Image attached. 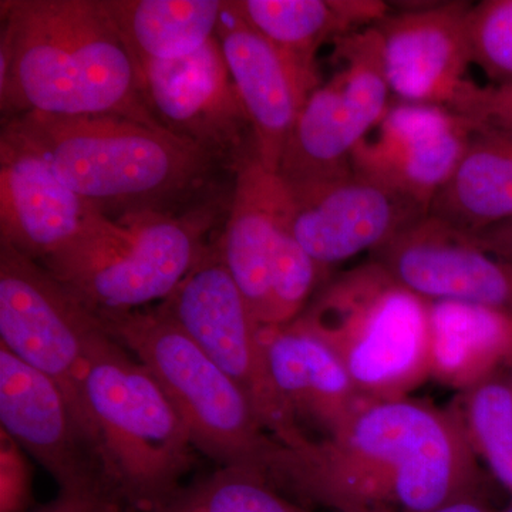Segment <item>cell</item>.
I'll return each instance as SVG.
<instances>
[{
	"label": "cell",
	"instance_id": "cell-1",
	"mask_svg": "<svg viewBox=\"0 0 512 512\" xmlns=\"http://www.w3.org/2000/svg\"><path fill=\"white\" fill-rule=\"evenodd\" d=\"M269 483L332 512H429L478 495V458L451 410L403 397L362 407L338 433L282 444Z\"/></svg>",
	"mask_w": 512,
	"mask_h": 512
},
{
	"label": "cell",
	"instance_id": "cell-2",
	"mask_svg": "<svg viewBox=\"0 0 512 512\" xmlns=\"http://www.w3.org/2000/svg\"><path fill=\"white\" fill-rule=\"evenodd\" d=\"M0 5L5 121L28 113L119 116L164 128L148 109L140 66L106 0H2Z\"/></svg>",
	"mask_w": 512,
	"mask_h": 512
},
{
	"label": "cell",
	"instance_id": "cell-3",
	"mask_svg": "<svg viewBox=\"0 0 512 512\" xmlns=\"http://www.w3.org/2000/svg\"><path fill=\"white\" fill-rule=\"evenodd\" d=\"M3 131L111 220L143 211L177 214L222 164L164 128L126 117L28 113L5 121Z\"/></svg>",
	"mask_w": 512,
	"mask_h": 512
},
{
	"label": "cell",
	"instance_id": "cell-4",
	"mask_svg": "<svg viewBox=\"0 0 512 512\" xmlns=\"http://www.w3.org/2000/svg\"><path fill=\"white\" fill-rule=\"evenodd\" d=\"M80 389L121 500L136 512L163 503L181 487L195 447L156 376L103 328L87 350Z\"/></svg>",
	"mask_w": 512,
	"mask_h": 512
},
{
	"label": "cell",
	"instance_id": "cell-5",
	"mask_svg": "<svg viewBox=\"0 0 512 512\" xmlns=\"http://www.w3.org/2000/svg\"><path fill=\"white\" fill-rule=\"evenodd\" d=\"M299 319L367 400L403 399L430 377V302L375 261L326 281Z\"/></svg>",
	"mask_w": 512,
	"mask_h": 512
},
{
	"label": "cell",
	"instance_id": "cell-6",
	"mask_svg": "<svg viewBox=\"0 0 512 512\" xmlns=\"http://www.w3.org/2000/svg\"><path fill=\"white\" fill-rule=\"evenodd\" d=\"M214 221L211 204L185 214L107 217L39 264L96 316L138 311L173 295L207 251L205 232Z\"/></svg>",
	"mask_w": 512,
	"mask_h": 512
},
{
	"label": "cell",
	"instance_id": "cell-7",
	"mask_svg": "<svg viewBox=\"0 0 512 512\" xmlns=\"http://www.w3.org/2000/svg\"><path fill=\"white\" fill-rule=\"evenodd\" d=\"M97 318L156 376L183 417L195 450L221 467L249 468L268 478L282 444L264 429L237 384L161 305Z\"/></svg>",
	"mask_w": 512,
	"mask_h": 512
},
{
	"label": "cell",
	"instance_id": "cell-8",
	"mask_svg": "<svg viewBox=\"0 0 512 512\" xmlns=\"http://www.w3.org/2000/svg\"><path fill=\"white\" fill-rule=\"evenodd\" d=\"M333 60L338 70L303 104L276 173L292 197L350 177L353 150L392 104L375 26L336 40Z\"/></svg>",
	"mask_w": 512,
	"mask_h": 512
},
{
	"label": "cell",
	"instance_id": "cell-9",
	"mask_svg": "<svg viewBox=\"0 0 512 512\" xmlns=\"http://www.w3.org/2000/svg\"><path fill=\"white\" fill-rule=\"evenodd\" d=\"M161 308L237 384L275 440L289 448L312 440L272 382L262 325L229 274L220 244L207 248Z\"/></svg>",
	"mask_w": 512,
	"mask_h": 512
},
{
	"label": "cell",
	"instance_id": "cell-10",
	"mask_svg": "<svg viewBox=\"0 0 512 512\" xmlns=\"http://www.w3.org/2000/svg\"><path fill=\"white\" fill-rule=\"evenodd\" d=\"M103 328L45 266L0 242V346L59 384L94 441L80 380Z\"/></svg>",
	"mask_w": 512,
	"mask_h": 512
},
{
	"label": "cell",
	"instance_id": "cell-11",
	"mask_svg": "<svg viewBox=\"0 0 512 512\" xmlns=\"http://www.w3.org/2000/svg\"><path fill=\"white\" fill-rule=\"evenodd\" d=\"M154 119L175 137L221 163L255 151L251 124L217 36L197 52L168 62L138 63Z\"/></svg>",
	"mask_w": 512,
	"mask_h": 512
},
{
	"label": "cell",
	"instance_id": "cell-12",
	"mask_svg": "<svg viewBox=\"0 0 512 512\" xmlns=\"http://www.w3.org/2000/svg\"><path fill=\"white\" fill-rule=\"evenodd\" d=\"M0 423L28 456L49 471L60 490L119 495L99 446L59 384L3 346Z\"/></svg>",
	"mask_w": 512,
	"mask_h": 512
},
{
	"label": "cell",
	"instance_id": "cell-13",
	"mask_svg": "<svg viewBox=\"0 0 512 512\" xmlns=\"http://www.w3.org/2000/svg\"><path fill=\"white\" fill-rule=\"evenodd\" d=\"M476 127L447 107L397 101L353 150V173L402 192L430 211Z\"/></svg>",
	"mask_w": 512,
	"mask_h": 512
},
{
	"label": "cell",
	"instance_id": "cell-14",
	"mask_svg": "<svg viewBox=\"0 0 512 512\" xmlns=\"http://www.w3.org/2000/svg\"><path fill=\"white\" fill-rule=\"evenodd\" d=\"M394 281L429 302H467L512 312V265L473 235L426 217L373 254Z\"/></svg>",
	"mask_w": 512,
	"mask_h": 512
},
{
	"label": "cell",
	"instance_id": "cell-15",
	"mask_svg": "<svg viewBox=\"0 0 512 512\" xmlns=\"http://www.w3.org/2000/svg\"><path fill=\"white\" fill-rule=\"evenodd\" d=\"M291 198L293 235L326 274L363 252L375 254L429 215V208L402 192L355 173Z\"/></svg>",
	"mask_w": 512,
	"mask_h": 512
},
{
	"label": "cell",
	"instance_id": "cell-16",
	"mask_svg": "<svg viewBox=\"0 0 512 512\" xmlns=\"http://www.w3.org/2000/svg\"><path fill=\"white\" fill-rule=\"evenodd\" d=\"M471 3L448 2L387 15L375 25L390 93L399 101L453 110L471 80Z\"/></svg>",
	"mask_w": 512,
	"mask_h": 512
},
{
	"label": "cell",
	"instance_id": "cell-17",
	"mask_svg": "<svg viewBox=\"0 0 512 512\" xmlns=\"http://www.w3.org/2000/svg\"><path fill=\"white\" fill-rule=\"evenodd\" d=\"M106 218L67 187L45 158L2 130L0 242L42 262Z\"/></svg>",
	"mask_w": 512,
	"mask_h": 512
},
{
	"label": "cell",
	"instance_id": "cell-18",
	"mask_svg": "<svg viewBox=\"0 0 512 512\" xmlns=\"http://www.w3.org/2000/svg\"><path fill=\"white\" fill-rule=\"evenodd\" d=\"M217 37L251 124L256 157L278 173L286 143L303 104L318 87L225 2Z\"/></svg>",
	"mask_w": 512,
	"mask_h": 512
},
{
	"label": "cell",
	"instance_id": "cell-19",
	"mask_svg": "<svg viewBox=\"0 0 512 512\" xmlns=\"http://www.w3.org/2000/svg\"><path fill=\"white\" fill-rule=\"evenodd\" d=\"M266 362L279 396L302 426L312 424L330 437L365 404L342 360L301 319L262 326Z\"/></svg>",
	"mask_w": 512,
	"mask_h": 512
},
{
	"label": "cell",
	"instance_id": "cell-20",
	"mask_svg": "<svg viewBox=\"0 0 512 512\" xmlns=\"http://www.w3.org/2000/svg\"><path fill=\"white\" fill-rule=\"evenodd\" d=\"M234 171V192L220 242L221 255L262 325L276 237L282 217L291 205V194L281 177L258 160L255 151L239 158Z\"/></svg>",
	"mask_w": 512,
	"mask_h": 512
},
{
	"label": "cell",
	"instance_id": "cell-21",
	"mask_svg": "<svg viewBox=\"0 0 512 512\" xmlns=\"http://www.w3.org/2000/svg\"><path fill=\"white\" fill-rule=\"evenodd\" d=\"M232 5L316 87L320 47L389 15V6L377 0H237Z\"/></svg>",
	"mask_w": 512,
	"mask_h": 512
},
{
	"label": "cell",
	"instance_id": "cell-22",
	"mask_svg": "<svg viewBox=\"0 0 512 512\" xmlns=\"http://www.w3.org/2000/svg\"><path fill=\"white\" fill-rule=\"evenodd\" d=\"M512 370V312L430 302V377L458 392Z\"/></svg>",
	"mask_w": 512,
	"mask_h": 512
},
{
	"label": "cell",
	"instance_id": "cell-23",
	"mask_svg": "<svg viewBox=\"0 0 512 512\" xmlns=\"http://www.w3.org/2000/svg\"><path fill=\"white\" fill-rule=\"evenodd\" d=\"M429 214L470 235L512 218V128L476 127Z\"/></svg>",
	"mask_w": 512,
	"mask_h": 512
},
{
	"label": "cell",
	"instance_id": "cell-24",
	"mask_svg": "<svg viewBox=\"0 0 512 512\" xmlns=\"http://www.w3.org/2000/svg\"><path fill=\"white\" fill-rule=\"evenodd\" d=\"M111 18L137 62H168L217 36L221 0H106Z\"/></svg>",
	"mask_w": 512,
	"mask_h": 512
},
{
	"label": "cell",
	"instance_id": "cell-25",
	"mask_svg": "<svg viewBox=\"0 0 512 512\" xmlns=\"http://www.w3.org/2000/svg\"><path fill=\"white\" fill-rule=\"evenodd\" d=\"M450 410L471 450L512 501V370L460 392Z\"/></svg>",
	"mask_w": 512,
	"mask_h": 512
},
{
	"label": "cell",
	"instance_id": "cell-26",
	"mask_svg": "<svg viewBox=\"0 0 512 512\" xmlns=\"http://www.w3.org/2000/svg\"><path fill=\"white\" fill-rule=\"evenodd\" d=\"M146 512H315L281 493L268 478L242 467H221L181 485Z\"/></svg>",
	"mask_w": 512,
	"mask_h": 512
},
{
	"label": "cell",
	"instance_id": "cell-27",
	"mask_svg": "<svg viewBox=\"0 0 512 512\" xmlns=\"http://www.w3.org/2000/svg\"><path fill=\"white\" fill-rule=\"evenodd\" d=\"M291 210L292 198L276 237L268 306L262 326H284L298 319L308 308L318 285L329 281V274L313 261L293 235Z\"/></svg>",
	"mask_w": 512,
	"mask_h": 512
},
{
	"label": "cell",
	"instance_id": "cell-28",
	"mask_svg": "<svg viewBox=\"0 0 512 512\" xmlns=\"http://www.w3.org/2000/svg\"><path fill=\"white\" fill-rule=\"evenodd\" d=\"M471 60L493 86L512 84V0H484L468 13Z\"/></svg>",
	"mask_w": 512,
	"mask_h": 512
},
{
	"label": "cell",
	"instance_id": "cell-29",
	"mask_svg": "<svg viewBox=\"0 0 512 512\" xmlns=\"http://www.w3.org/2000/svg\"><path fill=\"white\" fill-rule=\"evenodd\" d=\"M33 503V467L28 453L0 429V512H28Z\"/></svg>",
	"mask_w": 512,
	"mask_h": 512
},
{
	"label": "cell",
	"instance_id": "cell-30",
	"mask_svg": "<svg viewBox=\"0 0 512 512\" xmlns=\"http://www.w3.org/2000/svg\"><path fill=\"white\" fill-rule=\"evenodd\" d=\"M453 111L476 126L512 128V84L478 86L471 82Z\"/></svg>",
	"mask_w": 512,
	"mask_h": 512
},
{
	"label": "cell",
	"instance_id": "cell-31",
	"mask_svg": "<svg viewBox=\"0 0 512 512\" xmlns=\"http://www.w3.org/2000/svg\"><path fill=\"white\" fill-rule=\"evenodd\" d=\"M33 512H136L111 491L60 490L56 500L50 501Z\"/></svg>",
	"mask_w": 512,
	"mask_h": 512
},
{
	"label": "cell",
	"instance_id": "cell-32",
	"mask_svg": "<svg viewBox=\"0 0 512 512\" xmlns=\"http://www.w3.org/2000/svg\"><path fill=\"white\" fill-rule=\"evenodd\" d=\"M473 237L485 251L512 265V218L484 229Z\"/></svg>",
	"mask_w": 512,
	"mask_h": 512
},
{
	"label": "cell",
	"instance_id": "cell-33",
	"mask_svg": "<svg viewBox=\"0 0 512 512\" xmlns=\"http://www.w3.org/2000/svg\"><path fill=\"white\" fill-rule=\"evenodd\" d=\"M429 512H493L481 500L480 495H470V497L458 498L456 501H451L443 507L436 508V510Z\"/></svg>",
	"mask_w": 512,
	"mask_h": 512
},
{
	"label": "cell",
	"instance_id": "cell-34",
	"mask_svg": "<svg viewBox=\"0 0 512 512\" xmlns=\"http://www.w3.org/2000/svg\"><path fill=\"white\" fill-rule=\"evenodd\" d=\"M500 512H512V501L510 504L507 505V507L504 508L503 511Z\"/></svg>",
	"mask_w": 512,
	"mask_h": 512
}]
</instances>
